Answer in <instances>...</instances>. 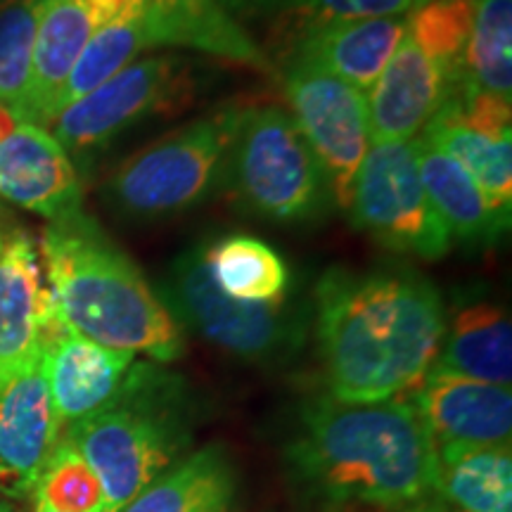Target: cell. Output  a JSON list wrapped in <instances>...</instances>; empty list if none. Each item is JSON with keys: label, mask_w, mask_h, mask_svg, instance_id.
<instances>
[{"label": "cell", "mask_w": 512, "mask_h": 512, "mask_svg": "<svg viewBox=\"0 0 512 512\" xmlns=\"http://www.w3.org/2000/svg\"><path fill=\"white\" fill-rule=\"evenodd\" d=\"M313 304L320 361L335 401L399 399L434 366L446 311L437 287L420 273L330 268Z\"/></svg>", "instance_id": "1"}, {"label": "cell", "mask_w": 512, "mask_h": 512, "mask_svg": "<svg viewBox=\"0 0 512 512\" xmlns=\"http://www.w3.org/2000/svg\"><path fill=\"white\" fill-rule=\"evenodd\" d=\"M292 470L337 508L401 510L434 496L437 441L411 399L311 401L292 441Z\"/></svg>", "instance_id": "2"}, {"label": "cell", "mask_w": 512, "mask_h": 512, "mask_svg": "<svg viewBox=\"0 0 512 512\" xmlns=\"http://www.w3.org/2000/svg\"><path fill=\"white\" fill-rule=\"evenodd\" d=\"M38 254L57 318L76 335L157 361L183 354L176 318L91 216L48 221Z\"/></svg>", "instance_id": "3"}, {"label": "cell", "mask_w": 512, "mask_h": 512, "mask_svg": "<svg viewBox=\"0 0 512 512\" xmlns=\"http://www.w3.org/2000/svg\"><path fill=\"white\" fill-rule=\"evenodd\" d=\"M176 380L152 366H136L119 399L105 411L72 422L64 437L102 486V512H119L176 463L185 437Z\"/></svg>", "instance_id": "4"}, {"label": "cell", "mask_w": 512, "mask_h": 512, "mask_svg": "<svg viewBox=\"0 0 512 512\" xmlns=\"http://www.w3.org/2000/svg\"><path fill=\"white\" fill-rule=\"evenodd\" d=\"M223 178L249 211L280 223L318 219L332 202L323 166L292 114L275 105L242 107Z\"/></svg>", "instance_id": "5"}, {"label": "cell", "mask_w": 512, "mask_h": 512, "mask_svg": "<svg viewBox=\"0 0 512 512\" xmlns=\"http://www.w3.org/2000/svg\"><path fill=\"white\" fill-rule=\"evenodd\" d=\"M242 107L190 121L128 157L107 183V197L133 219L183 214L211 195L226 176V159Z\"/></svg>", "instance_id": "6"}, {"label": "cell", "mask_w": 512, "mask_h": 512, "mask_svg": "<svg viewBox=\"0 0 512 512\" xmlns=\"http://www.w3.org/2000/svg\"><path fill=\"white\" fill-rule=\"evenodd\" d=\"M164 299L171 316L245 361H278L304 339L302 313L287 311L283 302L254 304L223 294L211 278L204 247L188 249L174 261Z\"/></svg>", "instance_id": "7"}, {"label": "cell", "mask_w": 512, "mask_h": 512, "mask_svg": "<svg viewBox=\"0 0 512 512\" xmlns=\"http://www.w3.org/2000/svg\"><path fill=\"white\" fill-rule=\"evenodd\" d=\"M349 209L354 226L392 252L437 261L451 249L444 223L422 188L418 138L370 147L356 174Z\"/></svg>", "instance_id": "8"}, {"label": "cell", "mask_w": 512, "mask_h": 512, "mask_svg": "<svg viewBox=\"0 0 512 512\" xmlns=\"http://www.w3.org/2000/svg\"><path fill=\"white\" fill-rule=\"evenodd\" d=\"M285 93L294 124L323 166L332 202L349 209L356 174L370 150L366 93L302 60L287 62Z\"/></svg>", "instance_id": "9"}, {"label": "cell", "mask_w": 512, "mask_h": 512, "mask_svg": "<svg viewBox=\"0 0 512 512\" xmlns=\"http://www.w3.org/2000/svg\"><path fill=\"white\" fill-rule=\"evenodd\" d=\"M188 91L176 57L155 55L128 64L93 93L72 102L53 121V138L69 157L110 147L121 133L152 114L164 112Z\"/></svg>", "instance_id": "10"}, {"label": "cell", "mask_w": 512, "mask_h": 512, "mask_svg": "<svg viewBox=\"0 0 512 512\" xmlns=\"http://www.w3.org/2000/svg\"><path fill=\"white\" fill-rule=\"evenodd\" d=\"M422 136L475 178L491 209H512V100L472 91L467 83L448 95Z\"/></svg>", "instance_id": "11"}, {"label": "cell", "mask_w": 512, "mask_h": 512, "mask_svg": "<svg viewBox=\"0 0 512 512\" xmlns=\"http://www.w3.org/2000/svg\"><path fill=\"white\" fill-rule=\"evenodd\" d=\"M62 437L43 351L0 387V494L27 498Z\"/></svg>", "instance_id": "12"}, {"label": "cell", "mask_w": 512, "mask_h": 512, "mask_svg": "<svg viewBox=\"0 0 512 512\" xmlns=\"http://www.w3.org/2000/svg\"><path fill=\"white\" fill-rule=\"evenodd\" d=\"M53 316L41 254L27 230L10 226L0 238V387L41 354Z\"/></svg>", "instance_id": "13"}, {"label": "cell", "mask_w": 512, "mask_h": 512, "mask_svg": "<svg viewBox=\"0 0 512 512\" xmlns=\"http://www.w3.org/2000/svg\"><path fill=\"white\" fill-rule=\"evenodd\" d=\"M43 361L57 418L72 425L119 399L136 354L76 335L55 313L43 335Z\"/></svg>", "instance_id": "14"}, {"label": "cell", "mask_w": 512, "mask_h": 512, "mask_svg": "<svg viewBox=\"0 0 512 512\" xmlns=\"http://www.w3.org/2000/svg\"><path fill=\"white\" fill-rule=\"evenodd\" d=\"M0 197L48 221L81 209L83 190L72 157L48 128L17 121L0 138Z\"/></svg>", "instance_id": "15"}, {"label": "cell", "mask_w": 512, "mask_h": 512, "mask_svg": "<svg viewBox=\"0 0 512 512\" xmlns=\"http://www.w3.org/2000/svg\"><path fill=\"white\" fill-rule=\"evenodd\" d=\"M411 401L437 444H510V387L430 368L411 392Z\"/></svg>", "instance_id": "16"}, {"label": "cell", "mask_w": 512, "mask_h": 512, "mask_svg": "<svg viewBox=\"0 0 512 512\" xmlns=\"http://www.w3.org/2000/svg\"><path fill=\"white\" fill-rule=\"evenodd\" d=\"M406 15L332 17L306 22L297 27L299 34L290 60L313 64L366 93L380 79L406 36Z\"/></svg>", "instance_id": "17"}, {"label": "cell", "mask_w": 512, "mask_h": 512, "mask_svg": "<svg viewBox=\"0 0 512 512\" xmlns=\"http://www.w3.org/2000/svg\"><path fill=\"white\" fill-rule=\"evenodd\" d=\"M460 86L448 79L444 69L406 31L392 60L366 95L370 140L394 143L415 138Z\"/></svg>", "instance_id": "18"}, {"label": "cell", "mask_w": 512, "mask_h": 512, "mask_svg": "<svg viewBox=\"0 0 512 512\" xmlns=\"http://www.w3.org/2000/svg\"><path fill=\"white\" fill-rule=\"evenodd\" d=\"M147 46L192 48L271 72V60L219 0H143Z\"/></svg>", "instance_id": "19"}, {"label": "cell", "mask_w": 512, "mask_h": 512, "mask_svg": "<svg viewBox=\"0 0 512 512\" xmlns=\"http://www.w3.org/2000/svg\"><path fill=\"white\" fill-rule=\"evenodd\" d=\"M102 27L88 0H41L31 72L29 124L48 128L64 81L93 31Z\"/></svg>", "instance_id": "20"}, {"label": "cell", "mask_w": 512, "mask_h": 512, "mask_svg": "<svg viewBox=\"0 0 512 512\" xmlns=\"http://www.w3.org/2000/svg\"><path fill=\"white\" fill-rule=\"evenodd\" d=\"M432 370L510 387L512 325L503 306L486 299L460 306L444 330Z\"/></svg>", "instance_id": "21"}, {"label": "cell", "mask_w": 512, "mask_h": 512, "mask_svg": "<svg viewBox=\"0 0 512 512\" xmlns=\"http://www.w3.org/2000/svg\"><path fill=\"white\" fill-rule=\"evenodd\" d=\"M418 171L427 200L451 240L486 245L510 228L508 216L491 209L475 178L425 138H418Z\"/></svg>", "instance_id": "22"}, {"label": "cell", "mask_w": 512, "mask_h": 512, "mask_svg": "<svg viewBox=\"0 0 512 512\" xmlns=\"http://www.w3.org/2000/svg\"><path fill=\"white\" fill-rule=\"evenodd\" d=\"M238 475L219 444L176 460L119 512H233Z\"/></svg>", "instance_id": "23"}, {"label": "cell", "mask_w": 512, "mask_h": 512, "mask_svg": "<svg viewBox=\"0 0 512 512\" xmlns=\"http://www.w3.org/2000/svg\"><path fill=\"white\" fill-rule=\"evenodd\" d=\"M434 496L465 512H512L510 444H437Z\"/></svg>", "instance_id": "24"}, {"label": "cell", "mask_w": 512, "mask_h": 512, "mask_svg": "<svg viewBox=\"0 0 512 512\" xmlns=\"http://www.w3.org/2000/svg\"><path fill=\"white\" fill-rule=\"evenodd\" d=\"M145 48L150 46H147L145 34L143 0H133L117 17H112L110 22L95 29L93 36L88 38L86 48L76 57L72 72H69L60 95H57L53 121L72 102L81 100L83 95L93 93L95 88L110 81L112 76L124 72L128 64L136 62V57Z\"/></svg>", "instance_id": "25"}, {"label": "cell", "mask_w": 512, "mask_h": 512, "mask_svg": "<svg viewBox=\"0 0 512 512\" xmlns=\"http://www.w3.org/2000/svg\"><path fill=\"white\" fill-rule=\"evenodd\" d=\"M214 283L228 297L240 302H283L290 283L283 256L266 242L249 235H228L204 249Z\"/></svg>", "instance_id": "26"}, {"label": "cell", "mask_w": 512, "mask_h": 512, "mask_svg": "<svg viewBox=\"0 0 512 512\" xmlns=\"http://www.w3.org/2000/svg\"><path fill=\"white\" fill-rule=\"evenodd\" d=\"M465 83L472 91L512 98V0H475Z\"/></svg>", "instance_id": "27"}, {"label": "cell", "mask_w": 512, "mask_h": 512, "mask_svg": "<svg viewBox=\"0 0 512 512\" xmlns=\"http://www.w3.org/2000/svg\"><path fill=\"white\" fill-rule=\"evenodd\" d=\"M41 0H12L0 8V107L29 121L31 72Z\"/></svg>", "instance_id": "28"}, {"label": "cell", "mask_w": 512, "mask_h": 512, "mask_svg": "<svg viewBox=\"0 0 512 512\" xmlns=\"http://www.w3.org/2000/svg\"><path fill=\"white\" fill-rule=\"evenodd\" d=\"M475 0H427L406 15V31L453 83H465V48Z\"/></svg>", "instance_id": "29"}, {"label": "cell", "mask_w": 512, "mask_h": 512, "mask_svg": "<svg viewBox=\"0 0 512 512\" xmlns=\"http://www.w3.org/2000/svg\"><path fill=\"white\" fill-rule=\"evenodd\" d=\"M233 19L247 22H306L332 17L406 15L413 0H219Z\"/></svg>", "instance_id": "30"}, {"label": "cell", "mask_w": 512, "mask_h": 512, "mask_svg": "<svg viewBox=\"0 0 512 512\" xmlns=\"http://www.w3.org/2000/svg\"><path fill=\"white\" fill-rule=\"evenodd\" d=\"M31 496L53 512H102L105 505L98 477L67 437L57 441Z\"/></svg>", "instance_id": "31"}, {"label": "cell", "mask_w": 512, "mask_h": 512, "mask_svg": "<svg viewBox=\"0 0 512 512\" xmlns=\"http://www.w3.org/2000/svg\"><path fill=\"white\" fill-rule=\"evenodd\" d=\"M396 512H465L456 508V505L441 501L439 496H430V498H422V501L413 503V505H406V508L396 510Z\"/></svg>", "instance_id": "32"}, {"label": "cell", "mask_w": 512, "mask_h": 512, "mask_svg": "<svg viewBox=\"0 0 512 512\" xmlns=\"http://www.w3.org/2000/svg\"><path fill=\"white\" fill-rule=\"evenodd\" d=\"M8 228H10V223L5 221L3 216H0V238H3V235H5V230H8Z\"/></svg>", "instance_id": "33"}, {"label": "cell", "mask_w": 512, "mask_h": 512, "mask_svg": "<svg viewBox=\"0 0 512 512\" xmlns=\"http://www.w3.org/2000/svg\"><path fill=\"white\" fill-rule=\"evenodd\" d=\"M34 512H53V510H48V508H46V505L36 503V508H34Z\"/></svg>", "instance_id": "34"}, {"label": "cell", "mask_w": 512, "mask_h": 512, "mask_svg": "<svg viewBox=\"0 0 512 512\" xmlns=\"http://www.w3.org/2000/svg\"><path fill=\"white\" fill-rule=\"evenodd\" d=\"M0 512H12V510L5 503H0Z\"/></svg>", "instance_id": "35"}, {"label": "cell", "mask_w": 512, "mask_h": 512, "mask_svg": "<svg viewBox=\"0 0 512 512\" xmlns=\"http://www.w3.org/2000/svg\"><path fill=\"white\" fill-rule=\"evenodd\" d=\"M422 3H427V0H413V8H418V5H422Z\"/></svg>", "instance_id": "36"}, {"label": "cell", "mask_w": 512, "mask_h": 512, "mask_svg": "<svg viewBox=\"0 0 512 512\" xmlns=\"http://www.w3.org/2000/svg\"><path fill=\"white\" fill-rule=\"evenodd\" d=\"M8 3H12V0H0V8H3V5H8Z\"/></svg>", "instance_id": "37"}]
</instances>
